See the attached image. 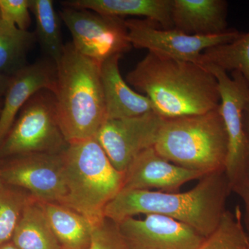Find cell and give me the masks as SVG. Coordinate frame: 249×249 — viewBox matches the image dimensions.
Listing matches in <instances>:
<instances>
[{
  "label": "cell",
  "instance_id": "obj_5",
  "mask_svg": "<svg viewBox=\"0 0 249 249\" xmlns=\"http://www.w3.org/2000/svg\"><path fill=\"white\" fill-rule=\"evenodd\" d=\"M219 108L199 115L164 119L155 151L171 163L205 175L224 170L228 137Z\"/></svg>",
  "mask_w": 249,
  "mask_h": 249
},
{
  "label": "cell",
  "instance_id": "obj_28",
  "mask_svg": "<svg viewBox=\"0 0 249 249\" xmlns=\"http://www.w3.org/2000/svg\"><path fill=\"white\" fill-rule=\"evenodd\" d=\"M11 76L0 71V98L4 96L11 81Z\"/></svg>",
  "mask_w": 249,
  "mask_h": 249
},
{
  "label": "cell",
  "instance_id": "obj_6",
  "mask_svg": "<svg viewBox=\"0 0 249 249\" xmlns=\"http://www.w3.org/2000/svg\"><path fill=\"white\" fill-rule=\"evenodd\" d=\"M68 145L59 124L55 95L41 90L18 114L0 145V160L31 154H61Z\"/></svg>",
  "mask_w": 249,
  "mask_h": 249
},
{
  "label": "cell",
  "instance_id": "obj_30",
  "mask_svg": "<svg viewBox=\"0 0 249 249\" xmlns=\"http://www.w3.org/2000/svg\"><path fill=\"white\" fill-rule=\"evenodd\" d=\"M0 249H18L16 246H15L14 244L11 242H8V243L5 244V245L1 246Z\"/></svg>",
  "mask_w": 249,
  "mask_h": 249
},
{
  "label": "cell",
  "instance_id": "obj_16",
  "mask_svg": "<svg viewBox=\"0 0 249 249\" xmlns=\"http://www.w3.org/2000/svg\"><path fill=\"white\" fill-rule=\"evenodd\" d=\"M227 1L173 0L174 28L188 34L213 36L229 30Z\"/></svg>",
  "mask_w": 249,
  "mask_h": 249
},
{
  "label": "cell",
  "instance_id": "obj_2",
  "mask_svg": "<svg viewBox=\"0 0 249 249\" xmlns=\"http://www.w3.org/2000/svg\"><path fill=\"white\" fill-rule=\"evenodd\" d=\"M231 192L224 170L207 174L184 193L121 190L107 204L104 216L116 223L139 214H159L188 224L204 237L217 228Z\"/></svg>",
  "mask_w": 249,
  "mask_h": 249
},
{
  "label": "cell",
  "instance_id": "obj_4",
  "mask_svg": "<svg viewBox=\"0 0 249 249\" xmlns=\"http://www.w3.org/2000/svg\"><path fill=\"white\" fill-rule=\"evenodd\" d=\"M66 195L60 204L86 217L93 227L123 189L124 173L113 166L96 138L69 143L62 153Z\"/></svg>",
  "mask_w": 249,
  "mask_h": 249
},
{
  "label": "cell",
  "instance_id": "obj_1",
  "mask_svg": "<svg viewBox=\"0 0 249 249\" xmlns=\"http://www.w3.org/2000/svg\"><path fill=\"white\" fill-rule=\"evenodd\" d=\"M126 82L151 101L165 119L199 115L219 107V85L203 65L148 53L126 75Z\"/></svg>",
  "mask_w": 249,
  "mask_h": 249
},
{
  "label": "cell",
  "instance_id": "obj_29",
  "mask_svg": "<svg viewBox=\"0 0 249 249\" xmlns=\"http://www.w3.org/2000/svg\"><path fill=\"white\" fill-rule=\"evenodd\" d=\"M245 124L246 133H247V139H248L249 145V103L246 109L245 113Z\"/></svg>",
  "mask_w": 249,
  "mask_h": 249
},
{
  "label": "cell",
  "instance_id": "obj_12",
  "mask_svg": "<svg viewBox=\"0 0 249 249\" xmlns=\"http://www.w3.org/2000/svg\"><path fill=\"white\" fill-rule=\"evenodd\" d=\"M118 223L129 249H196L205 237L194 228L159 214Z\"/></svg>",
  "mask_w": 249,
  "mask_h": 249
},
{
  "label": "cell",
  "instance_id": "obj_13",
  "mask_svg": "<svg viewBox=\"0 0 249 249\" xmlns=\"http://www.w3.org/2000/svg\"><path fill=\"white\" fill-rule=\"evenodd\" d=\"M205 174L171 163L160 157L154 147L138 154L124 172L122 190H147L152 188L167 193H176L180 187Z\"/></svg>",
  "mask_w": 249,
  "mask_h": 249
},
{
  "label": "cell",
  "instance_id": "obj_9",
  "mask_svg": "<svg viewBox=\"0 0 249 249\" xmlns=\"http://www.w3.org/2000/svg\"><path fill=\"white\" fill-rule=\"evenodd\" d=\"M58 14L71 33L76 50L99 63L114 55H122L132 47L124 18L66 6Z\"/></svg>",
  "mask_w": 249,
  "mask_h": 249
},
{
  "label": "cell",
  "instance_id": "obj_15",
  "mask_svg": "<svg viewBox=\"0 0 249 249\" xmlns=\"http://www.w3.org/2000/svg\"><path fill=\"white\" fill-rule=\"evenodd\" d=\"M121 57L114 55L101 65L107 120L129 119L155 111L151 101L131 89L121 76L119 66Z\"/></svg>",
  "mask_w": 249,
  "mask_h": 249
},
{
  "label": "cell",
  "instance_id": "obj_27",
  "mask_svg": "<svg viewBox=\"0 0 249 249\" xmlns=\"http://www.w3.org/2000/svg\"><path fill=\"white\" fill-rule=\"evenodd\" d=\"M231 190L238 195L245 204V215L243 222L249 240V160L245 169L231 186Z\"/></svg>",
  "mask_w": 249,
  "mask_h": 249
},
{
  "label": "cell",
  "instance_id": "obj_22",
  "mask_svg": "<svg viewBox=\"0 0 249 249\" xmlns=\"http://www.w3.org/2000/svg\"><path fill=\"white\" fill-rule=\"evenodd\" d=\"M198 64L214 65L226 72H240L249 85V31L231 42L206 49Z\"/></svg>",
  "mask_w": 249,
  "mask_h": 249
},
{
  "label": "cell",
  "instance_id": "obj_31",
  "mask_svg": "<svg viewBox=\"0 0 249 249\" xmlns=\"http://www.w3.org/2000/svg\"><path fill=\"white\" fill-rule=\"evenodd\" d=\"M4 186L5 184L4 181H2L1 177H0V191H1V190L3 188H4Z\"/></svg>",
  "mask_w": 249,
  "mask_h": 249
},
{
  "label": "cell",
  "instance_id": "obj_21",
  "mask_svg": "<svg viewBox=\"0 0 249 249\" xmlns=\"http://www.w3.org/2000/svg\"><path fill=\"white\" fill-rule=\"evenodd\" d=\"M35 31L21 30L16 26L0 22V71L12 76L27 66L28 52L35 43Z\"/></svg>",
  "mask_w": 249,
  "mask_h": 249
},
{
  "label": "cell",
  "instance_id": "obj_10",
  "mask_svg": "<svg viewBox=\"0 0 249 249\" xmlns=\"http://www.w3.org/2000/svg\"><path fill=\"white\" fill-rule=\"evenodd\" d=\"M62 153L31 154L0 160V177L5 185L24 190L37 200L60 204L66 195Z\"/></svg>",
  "mask_w": 249,
  "mask_h": 249
},
{
  "label": "cell",
  "instance_id": "obj_14",
  "mask_svg": "<svg viewBox=\"0 0 249 249\" xmlns=\"http://www.w3.org/2000/svg\"><path fill=\"white\" fill-rule=\"evenodd\" d=\"M56 85V65L49 58L27 65L11 76L0 112V145L26 103L41 90L55 93Z\"/></svg>",
  "mask_w": 249,
  "mask_h": 249
},
{
  "label": "cell",
  "instance_id": "obj_24",
  "mask_svg": "<svg viewBox=\"0 0 249 249\" xmlns=\"http://www.w3.org/2000/svg\"><path fill=\"white\" fill-rule=\"evenodd\" d=\"M32 198L16 187L5 185L0 191V247L12 240L23 211Z\"/></svg>",
  "mask_w": 249,
  "mask_h": 249
},
{
  "label": "cell",
  "instance_id": "obj_20",
  "mask_svg": "<svg viewBox=\"0 0 249 249\" xmlns=\"http://www.w3.org/2000/svg\"><path fill=\"white\" fill-rule=\"evenodd\" d=\"M31 12L35 17L36 38L48 58L58 63L65 51L59 14L52 0H29Z\"/></svg>",
  "mask_w": 249,
  "mask_h": 249
},
{
  "label": "cell",
  "instance_id": "obj_11",
  "mask_svg": "<svg viewBox=\"0 0 249 249\" xmlns=\"http://www.w3.org/2000/svg\"><path fill=\"white\" fill-rule=\"evenodd\" d=\"M164 119L155 111L129 119H107L95 138L113 166L124 173L136 156L154 147Z\"/></svg>",
  "mask_w": 249,
  "mask_h": 249
},
{
  "label": "cell",
  "instance_id": "obj_25",
  "mask_svg": "<svg viewBox=\"0 0 249 249\" xmlns=\"http://www.w3.org/2000/svg\"><path fill=\"white\" fill-rule=\"evenodd\" d=\"M89 249H129L119 231V224L105 217L93 227Z\"/></svg>",
  "mask_w": 249,
  "mask_h": 249
},
{
  "label": "cell",
  "instance_id": "obj_18",
  "mask_svg": "<svg viewBox=\"0 0 249 249\" xmlns=\"http://www.w3.org/2000/svg\"><path fill=\"white\" fill-rule=\"evenodd\" d=\"M61 249H89L93 226L76 211L55 202H42Z\"/></svg>",
  "mask_w": 249,
  "mask_h": 249
},
{
  "label": "cell",
  "instance_id": "obj_23",
  "mask_svg": "<svg viewBox=\"0 0 249 249\" xmlns=\"http://www.w3.org/2000/svg\"><path fill=\"white\" fill-rule=\"evenodd\" d=\"M196 249H249L240 206L234 212L226 210L217 228Z\"/></svg>",
  "mask_w": 249,
  "mask_h": 249
},
{
  "label": "cell",
  "instance_id": "obj_33",
  "mask_svg": "<svg viewBox=\"0 0 249 249\" xmlns=\"http://www.w3.org/2000/svg\"><path fill=\"white\" fill-rule=\"evenodd\" d=\"M1 16H0V22H1Z\"/></svg>",
  "mask_w": 249,
  "mask_h": 249
},
{
  "label": "cell",
  "instance_id": "obj_3",
  "mask_svg": "<svg viewBox=\"0 0 249 249\" xmlns=\"http://www.w3.org/2000/svg\"><path fill=\"white\" fill-rule=\"evenodd\" d=\"M101 63L65 45L57 67L58 122L68 143L94 138L107 120Z\"/></svg>",
  "mask_w": 249,
  "mask_h": 249
},
{
  "label": "cell",
  "instance_id": "obj_19",
  "mask_svg": "<svg viewBox=\"0 0 249 249\" xmlns=\"http://www.w3.org/2000/svg\"><path fill=\"white\" fill-rule=\"evenodd\" d=\"M19 249H61L40 201L32 198L11 241Z\"/></svg>",
  "mask_w": 249,
  "mask_h": 249
},
{
  "label": "cell",
  "instance_id": "obj_32",
  "mask_svg": "<svg viewBox=\"0 0 249 249\" xmlns=\"http://www.w3.org/2000/svg\"><path fill=\"white\" fill-rule=\"evenodd\" d=\"M1 107H2V104L0 102V112H1Z\"/></svg>",
  "mask_w": 249,
  "mask_h": 249
},
{
  "label": "cell",
  "instance_id": "obj_8",
  "mask_svg": "<svg viewBox=\"0 0 249 249\" xmlns=\"http://www.w3.org/2000/svg\"><path fill=\"white\" fill-rule=\"evenodd\" d=\"M127 37L132 47L145 49L162 58L198 64L206 49L231 42L242 33L229 29L213 36L188 35L178 29H163L149 19L124 20Z\"/></svg>",
  "mask_w": 249,
  "mask_h": 249
},
{
  "label": "cell",
  "instance_id": "obj_7",
  "mask_svg": "<svg viewBox=\"0 0 249 249\" xmlns=\"http://www.w3.org/2000/svg\"><path fill=\"white\" fill-rule=\"evenodd\" d=\"M215 77L219 85V111L228 137L226 176L230 188L245 169L249 160V145L245 124V113L249 103V85L238 71L227 72L212 65H203Z\"/></svg>",
  "mask_w": 249,
  "mask_h": 249
},
{
  "label": "cell",
  "instance_id": "obj_26",
  "mask_svg": "<svg viewBox=\"0 0 249 249\" xmlns=\"http://www.w3.org/2000/svg\"><path fill=\"white\" fill-rule=\"evenodd\" d=\"M29 0H0V16L3 22L27 31L31 24Z\"/></svg>",
  "mask_w": 249,
  "mask_h": 249
},
{
  "label": "cell",
  "instance_id": "obj_17",
  "mask_svg": "<svg viewBox=\"0 0 249 249\" xmlns=\"http://www.w3.org/2000/svg\"><path fill=\"white\" fill-rule=\"evenodd\" d=\"M61 4L111 17L141 16L157 23L162 29H174L173 0H67L61 1Z\"/></svg>",
  "mask_w": 249,
  "mask_h": 249
}]
</instances>
